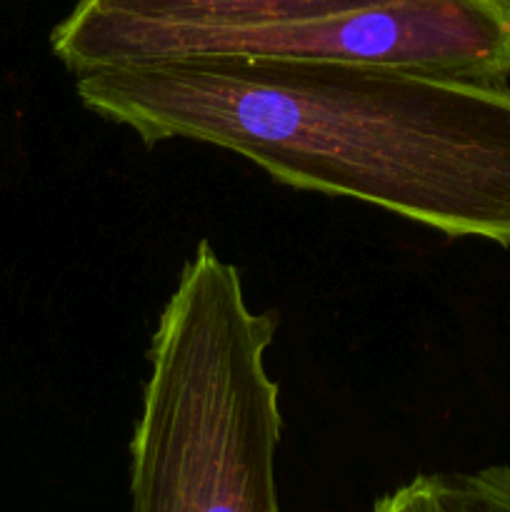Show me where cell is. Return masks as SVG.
<instances>
[{"label": "cell", "instance_id": "3957f363", "mask_svg": "<svg viewBox=\"0 0 510 512\" xmlns=\"http://www.w3.org/2000/svg\"><path fill=\"white\" fill-rule=\"evenodd\" d=\"M185 58L298 60L508 85L510 0H388L298 23L170 35L143 45L128 65Z\"/></svg>", "mask_w": 510, "mask_h": 512}, {"label": "cell", "instance_id": "5b68a950", "mask_svg": "<svg viewBox=\"0 0 510 512\" xmlns=\"http://www.w3.org/2000/svg\"><path fill=\"white\" fill-rule=\"evenodd\" d=\"M370 512H510V465L415 475Z\"/></svg>", "mask_w": 510, "mask_h": 512}, {"label": "cell", "instance_id": "7a4b0ae2", "mask_svg": "<svg viewBox=\"0 0 510 512\" xmlns=\"http://www.w3.org/2000/svg\"><path fill=\"white\" fill-rule=\"evenodd\" d=\"M275 313L200 240L148 348L130 438L133 512H280V385L265 368Z\"/></svg>", "mask_w": 510, "mask_h": 512}, {"label": "cell", "instance_id": "277c9868", "mask_svg": "<svg viewBox=\"0 0 510 512\" xmlns=\"http://www.w3.org/2000/svg\"><path fill=\"white\" fill-rule=\"evenodd\" d=\"M380 3L388 0H78L50 33V48L78 78L123 68L170 35L298 23Z\"/></svg>", "mask_w": 510, "mask_h": 512}, {"label": "cell", "instance_id": "6da1fadb", "mask_svg": "<svg viewBox=\"0 0 510 512\" xmlns=\"http://www.w3.org/2000/svg\"><path fill=\"white\" fill-rule=\"evenodd\" d=\"M80 103L145 145L193 140L275 183L510 245V88L403 70L185 58L78 75Z\"/></svg>", "mask_w": 510, "mask_h": 512}]
</instances>
